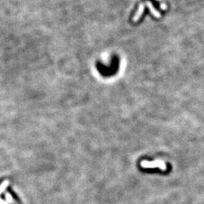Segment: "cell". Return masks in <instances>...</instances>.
<instances>
[{
	"mask_svg": "<svg viewBox=\"0 0 204 204\" xmlns=\"http://www.w3.org/2000/svg\"><path fill=\"white\" fill-rule=\"evenodd\" d=\"M6 190L10 194V196L12 197V198H13L14 200L15 201V202H17L18 203H21V201H20V197H18V195H17V194L15 193L13 190H12V188H11V187L10 186L7 187Z\"/></svg>",
	"mask_w": 204,
	"mask_h": 204,
	"instance_id": "obj_1",
	"label": "cell"
},
{
	"mask_svg": "<svg viewBox=\"0 0 204 204\" xmlns=\"http://www.w3.org/2000/svg\"><path fill=\"white\" fill-rule=\"evenodd\" d=\"M156 164H153V163H147V162H142V167L144 168H152V167H158V168H161L162 169H166V168L164 165L163 164H156V163H155Z\"/></svg>",
	"mask_w": 204,
	"mask_h": 204,
	"instance_id": "obj_2",
	"label": "cell"
},
{
	"mask_svg": "<svg viewBox=\"0 0 204 204\" xmlns=\"http://www.w3.org/2000/svg\"><path fill=\"white\" fill-rule=\"evenodd\" d=\"M1 197H2V199L5 200V196H4V194H1Z\"/></svg>",
	"mask_w": 204,
	"mask_h": 204,
	"instance_id": "obj_3",
	"label": "cell"
}]
</instances>
